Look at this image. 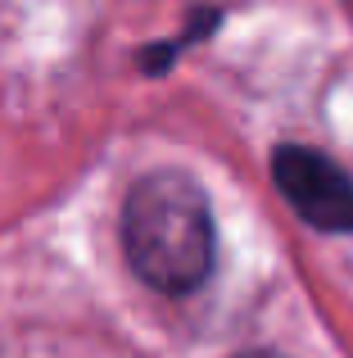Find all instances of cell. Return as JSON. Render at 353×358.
<instances>
[{
    "label": "cell",
    "instance_id": "cell-3",
    "mask_svg": "<svg viewBox=\"0 0 353 358\" xmlns=\"http://www.w3.org/2000/svg\"><path fill=\"white\" fill-rule=\"evenodd\" d=\"M240 358H281V354H263V350H258V354H240Z\"/></svg>",
    "mask_w": 353,
    "mask_h": 358
},
{
    "label": "cell",
    "instance_id": "cell-2",
    "mask_svg": "<svg viewBox=\"0 0 353 358\" xmlns=\"http://www.w3.org/2000/svg\"><path fill=\"white\" fill-rule=\"evenodd\" d=\"M272 182L308 227L353 231V177L322 150L281 145L272 155Z\"/></svg>",
    "mask_w": 353,
    "mask_h": 358
},
{
    "label": "cell",
    "instance_id": "cell-1",
    "mask_svg": "<svg viewBox=\"0 0 353 358\" xmlns=\"http://www.w3.org/2000/svg\"><path fill=\"white\" fill-rule=\"evenodd\" d=\"M123 250L145 286L190 295L213 268V213L200 182L176 168L145 173L123 204Z\"/></svg>",
    "mask_w": 353,
    "mask_h": 358
}]
</instances>
